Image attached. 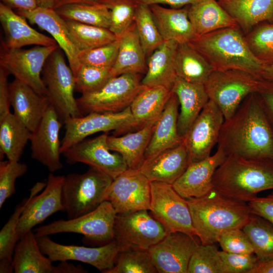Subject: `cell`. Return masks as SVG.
Instances as JSON below:
<instances>
[{
    "instance_id": "1",
    "label": "cell",
    "mask_w": 273,
    "mask_h": 273,
    "mask_svg": "<svg viewBox=\"0 0 273 273\" xmlns=\"http://www.w3.org/2000/svg\"><path fill=\"white\" fill-rule=\"evenodd\" d=\"M217 144L227 156L273 159V130L256 93L247 96L224 120Z\"/></svg>"
},
{
    "instance_id": "2",
    "label": "cell",
    "mask_w": 273,
    "mask_h": 273,
    "mask_svg": "<svg viewBox=\"0 0 273 273\" xmlns=\"http://www.w3.org/2000/svg\"><path fill=\"white\" fill-rule=\"evenodd\" d=\"M186 200L202 245L214 244L223 233L243 229L252 214L248 204L229 198L213 188L203 196Z\"/></svg>"
},
{
    "instance_id": "3",
    "label": "cell",
    "mask_w": 273,
    "mask_h": 273,
    "mask_svg": "<svg viewBox=\"0 0 273 273\" xmlns=\"http://www.w3.org/2000/svg\"><path fill=\"white\" fill-rule=\"evenodd\" d=\"M212 185L222 195L248 203L258 193L273 190V159L228 155L215 170Z\"/></svg>"
},
{
    "instance_id": "4",
    "label": "cell",
    "mask_w": 273,
    "mask_h": 273,
    "mask_svg": "<svg viewBox=\"0 0 273 273\" xmlns=\"http://www.w3.org/2000/svg\"><path fill=\"white\" fill-rule=\"evenodd\" d=\"M189 43L214 70H240L261 78L264 65L250 50L245 34L238 26L196 36Z\"/></svg>"
},
{
    "instance_id": "5",
    "label": "cell",
    "mask_w": 273,
    "mask_h": 273,
    "mask_svg": "<svg viewBox=\"0 0 273 273\" xmlns=\"http://www.w3.org/2000/svg\"><path fill=\"white\" fill-rule=\"evenodd\" d=\"M113 179L92 167L83 173L64 176L62 199L68 219L84 215L98 207L105 201Z\"/></svg>"
},
{
    "instance_id": "6",
    "label": "cell",
    "mask_w": 273,
    "mask_h": 273,
    "mask_svg": "<svg viewBox=\"0 0 273 273\" xmlns=\"http://www.w3.org/2000/svg\"><path fill=\"white\" fill-rule=\"evenodd\" d=\"M64 54L58 47L47 59L41 73L50 103L63 124L70 118L83 116L74 96L75 78Z\"/></svg>"
},
{
    "instance_id": "7",
    "label": "cell",
    "mask_w": 273,
    "mask_h": 273,
    "mask_svg": "<svg viewBox=\"0 0 273 273\" xmlns=\"http://www.w3.org/2000/svg\"><path fill=\"white\" fill-rule=\"evenodd\" d=\"M262 79L247 72L230 69L214 70L204 84L209 100L230 118L249 95L257 93Z\"/></svg>"
},
{
    "instance_id": "8",
    "label": "cell",
    "mask_w": 273,
    "mask_h": 273,
    "mask_svg": "<svg viewBox=\"0 0 273 273\" xmlns=\"http://www.w3.org/2000/svg\"><path fill=\"white\" fill-rule=\"evenodd\" d=\"M117 213L108 201L94 210L77 217L60 219L34 230L36 238L59 233H73L103 245L114 240V225Z\"/></svg>"
},
{
    "instance_id": "9",
    "label": "cell",
    "mask_w": 273,
    "mask_h": 273,
    "mask_svg": "<svg viewBox=\"0 0 273 273\" xmlns=\"http://www.w3.org/2000/svg\"><path fill=\"white\" fill-rule=\"evenodd\" d=\"M145 86L140 74H124L112 77L95 92L81 95L76 101L82 115L90 112H119L129 107Z\"/></svg>"
},
{
    "instance_id": "10",
    "label": "cell",
    "mask_w": 273,
    "mask_h": 273,
    "mask_svg": "<svg viewBox=\"0 0 273 273\" xmlns=\"http://www.w3.org/2000/svg\"><path fill=\"white\" fill-rule=\"evenodd\" d=\"M149 211L167 234L178 232L193 237L197 236L187 200L177 193L172 185L151 181Z\"/></svg>"
},
{
    "instance_id": "11",
    "label": "cell",
    "mask_w": 273,
    "mask_h": 273,
    "mask_svg": "<svg viewBox=\"0 0 273 273\" xmlns=\"http://www.w3.org/2000/svg\"><path fill=\"white\" fill-rule=\"evenodd\" d=\"M58 47L35 46L28 49H10L1 44L0 67L39 95L47 97L42 71L47 59Z\"/></svg>"
},
{
    "instance_id": "12",
    "label": "cell",
    "mask_w": 273,
    "mask_h": 273,
    "mask_svg": "<svg viewBox=\"0 0 273 273\" xmlns=\"http://www.w3.org/2000/svg\"><path fill=\"white\" fill-rule=\"evenodd\" d=\"M65 132L61 142V154L70 147L94 133L114 131L115 133L135 128L130 106L115 113L90 112L68 119L64 124Z\"/></svg>"
},
{
    "instance_id": "13",
    "label": "cell",
    "mask_w": 273,
    "mask_h": 273,
    "mask_svg": "<svg viewBox=\"0 0 273 273\" xmlns=\"http://www.w3.org/2000/svg\"><path fill=\"white\" fill-rule=\"evenodd\" d=\"M148 211L142 209L116 214L114 239L123 248L148 250L167 234Z\"/></svg>"
},
{
    "instance_id": "14",
    "label": "cell",
    "mask_w": 273,
    "mask_h": 273,
    "mask_svg": "<svg viewBox=\"0 0 273 273\" xmlns=\"http://www.w3.org/2000/svg\"><path fill=\"white\" fill-rule=\"evenodd\" d=\"M42 252L53 262L75 260L88 264L102 272L112 268L123 247L114 239L98 247L66 245L54 242L48 236L37 238Z\"/></svg>"
},
{
    "instance_id": "15",
    "label": "cell",
    "mask_w": 273,
    "mask_h": 273,
    "mask_svg": "<svg viewBox=\"0 0 273 273\" xmlns=\"http://www.w3.org/2000/svg\"><path fill=\"white\" fill-rule=\"evenodd\" d=\"M117 214L150 210L151 181L139 168H129L113 179L105 197Z\"/></svg>"
},
{
    "instance_id": "16",
    "label": "cell",
    "mask_w": 273,
    "mask_h": 273,
    "mask_svg": "<svg viewBox=\"0 0 273 273\" xmlns=\"http://www.w3.org/2000/svg\"><path fill=\"white\" fill-rule=\"evenodd\" d=\"M224 121L219 108L209 100L184 137L190 163L211 156Z\"/></svg>"
},
{
    "instance_id": "17",
    "label": "cell",
    "mask_w": 273,
    "mask_h": 273,
    "mask_svg": "<svg viewBox=\"0 0 273 273\" xmlns=\"http://www.w3.org/2000/svg\"><path fill=\"white\" fill-rule=\"evenodd\" d=\"M108 135V132H104L73 145L62 153L66 162L70 164L84 163L115 178L128 166L120 154L110 152L107 145Z\"/></svg>"
},
{
    "instance_id": "18",
    "label": "cell",
    "mask_w": 273,
    "mask_h": 273,
    "mask_svg": "<svg viewBox=\"0 0 273 273\" xmlns=\"http://www.w3.org/2000/svg\"><path fill=\"white\" fill-rule=\"evenodd\" d=\"M63 123L49 103L35 129L31 132V157L46 166L51 172L63 168L60 159V130Z\"/></svg>"
},
{
    "instance_id": "19",
    "label": "cell",
    "mask_w": 273,
    "mask_h": 273,
    "mask_svg": "<svg viewBox=\"0 0 273 273\" xmlns=\"http://www.w3.org/2000/svg\"><path fill=\"white\" fill-rule=\"evenodd\" d=\"M199 244L182 232L167 234L148 251L159 273H188L190 258Z\"/></svg>"
},
{
    "instance_id": "20",
    "label": "cell",
    "mask_w": 273,
    "mask_h": 273,
    "mask_svg": "<svg viewBox=\"0 0 273 273\" xmlns=\"http://www.w3.org/2000/svg\"><path fill=\"white\" fill-rule=\"evenodd\" d=\"M64 179V176L53 172L49 174L43 191L32 199L21 214L17 228L19 240L54 213L64 211L62 199Z\"/></svg>"
},
{
    "instance_id": "21",
    "label": "cell",
    "mask_w": 273,
    "mask_h": 273,
    "mask_svg": "<svg viewBox=\"0 0 273 273\" xmlns=\"http://www.w3.org/2000/svg\"><path fill=\"white\" fill-rule=\"evenodd\" d=\"M227 157L218 148L213 155L189 164L184 173L172 185L182 197L187 199L203 196L213 189L214 173Z\"/></svg>"
},
{
    "instance_id": "22",
    "label": "cell",
    "mask_w": 273,
    "mask_h": 273,
    "mask_svg": "<svg viewBox=\"0 0 273 273\" xmlns=\"http://www.w3.org/2000/svg\"><path fill=\"white\" fill-rule=\"evenodd\" d=\"M16 13L52 35L66 56L75 76L81 64L78 60L79 51L70 38L66 20L54 9L37 7L29 11H16Z\"/></svg>"
},
{
    "instance_id": "23",
    "label": "cell",
    "mask_w": 273,
    "mask_h": 273,
    "mask_svg": "<svg viewBox=\"0 0 273 273\" xmlns=\"http://www.w3.org/2000/svg\"><path fill=\"white\" fill-rule=\"evenodd\" d=\"M189 164L188 153L183 141L145 160L139 169L150 181L172 185L184 173Z\"/></svg>"
},
{
    "instance_id": "24",
    "label": "cell",
    "mask_w": 273,
    "mask_h": 273,
    "mask_svg": "<svg viewBox=\"0 0 273 273\" xmlns=\"http://www.w3.org/2000/svg\"><path fill=\"white\" fill-rule=\"evenodd\" d=\"M0 22L5 37L1 44L8 49H20L26 46H50L58 44L55 40L31 27L26 19L12 9L0 3Z\"/></svg>"
},
{
    "instance_id": "25",
    "label": "cell",
    "mask_w": 273,
    "mask_h": 273,
    "mask_svg": "<svg viewBox=\"0 0 273 273\" xmlns=\"http://www.w3.org/2000/svg\"><path fill=\"white\" fill-rule=\"evenodd\" d=\"M9 89L13 114L32 132L39 123L50 103L48 97L39 95L17 79L10 83Z\"/></svg>"
},
{
    "instance_id": "26",
    "label": "cell",
    "mask_w": 273,
    "mask_h": 273,
    "mask_svg": "<svg viewBox=\"0 0 273 273\" xmlns=\"http://www.w3.org/2000/svg\"><path fill=\"white\" fill-rule=\"evenodd\" d=\"M179 105L178 98L172 92L165 109L155 124L144 161L184 141V138L180 136L177 129Z\"/></svg>"
},
{
    "instance_id": "27",
    "label": "cell",
    "mask_w": 273,
    "mask_h": 273,
    "mask_svg": "<svg viewBox=\"0 0 273 273\" xmlns=\"http://www.w3.org/2000/svg\"><path fill=\"white\" fill-rule=\"evenodd\" d=\"M189 6L168 8L160 5L149 6L164 41L173 40L179 44L189 42L196 36L189 18Z\"/></svg>"
},
{
    "instance_id": "28",
    "label": "cell",
    "mask_w": 273,
    "mask_h": 273,
    "mask_svg": "<svg viewBox=\"0 0 273 273\" xmlns=\"http://www.w3.org/2000/svg\"><path fill=\"white\" fill-rule=\"evenodd\" d=\"M171 91L178 100L180 112L177 119V129L184 138L197 118L209 98L204 85L190 83L176 77Z\"/></svg>"
},
{
    "instance_id": "29",
    "label": "cell",
    "mask_w": 273,
    "mask_h": 273,
    "mask_svg": "<svg viewBox=\"0 0 273 273\" xmlns=\"http://www.w3.org/2000/svg\"><path fill=\"white\" fill-rule=\"evenodd\" d=\"M178 43L165 40L149 56L147 69L142 79L146 86H163L171 90L176 78L175 59Z\"/></svg>"
},
{
    "instance_id": "30",
    "label": "cell",
    "mask_w": 273,
    "mask_h": 273,
    "mask_svg": "<svg viewBox=\"0 0 273 273\" xmlns=\"http://www.w3.org/2000/svg\"><path fill=\"white\" fill-rule=\"evenodd\" d=\"M163 86H145L130 106L137 130L155 124L172 95Z\"/></svg>"
},
{
    "instance_id": "31",
    "label": "cell",
    "mask_w": 273,
    "mask_h": 273,
    "mask_svg": "<svg viewBox=\"0 0 273 273\" xmlns=\"http://www.w3.org/2000/svg\"><path fill=\"white\" fill-rule=\"evenodd\" d=\"M15 273H59L57 266L42 252L31 230L17 243L13 257Z\"/></svg>"
},
{
    "instance_id": "32",
    "label": "cell",
    "mask_w": 273,
    "mask_h": 273,
    "mask_svg": "<svg viewBox=\"0 0 273 273\" xmlns=\"http://www.w3.org/2000/svg\"><path fill=\"white\" fill-rule=\"evenodd\" d=\"M246 34L262 22L273 23V0H218Z\"/></svg>"
},
{
    "instance_id": "33",
    "label": "cell",
    "mask_w": 273,
    "mask_h": 273,
    "mask_svg": "<svg viewBox=\"0 0 273 273\" xmlns=\"http://www.w3.org/2000/svg\"><path fill=\"white\" fill-rule=\"evenodd\" d=\"M188 16L196 36L238 26L217 0H199L189 6Z\"/></svg>"
},
{
    "instance_id": "34",
    "label": "cell",
    "mask_w": 273,
    "mask_h": 273,
    "mask_svg": "<svg viewBox=\"0 0 273 273\" xmlns=\"http://www.w3.org/2000/svg\"><path fill=\"white\" fill-rule=\"evenodd\" d=\"M116 61L111 68L113 77L124 74H141L146 72L147 64L134 23L120 37Z\"/></svg>"
},
{
    "instance_id": "35",
    "label": "cell",
    "mask_w": 273,
    "mask_h": 273,
    "mask_svg": "<svg viewBox=\"0 0 273 273\" xmlns=\"http://www.w3.org/2000/svg\"><path fill=\"white\" fill-rule=\"evenodd\" d=\"M155 124L122 136L108 135L107 141L109 149L120 154L128 168H139L144 161Z\"/></svg>"
},
{
    "instance_id": "36",
    "label": "cell",
    "mask_w": 273,
    "mask_h": 273,
    "mask_svg": "<svg viewBox=\"0 0 273 273\" xmlns=\"http://www.w3.org/2000/svg\"><path fill=\"white\" fill-rule=\"evenodd\" d=\"M175 71L176 76L186 81L204 85L214 70L198 51L186 42L178 45Z\"/></svg>"
},
{
    "instance_id": "37",
    "label": "cell",
    "mask_w": 273,
    "mask_h": 273,
    "mask_svg": "<svg viewBox=\"0 0 273 273\" xmlns=\"http://www.w3.org/2000/svg\"><path fill=\"white\" fill-rule=\"evenodd\" d=\"M31 131L11 112L0 118L1 156L11 161H19L30 140Z\"/></svg>"
},
{
    "instance_id": "38",
    "label": "cell",
    "mask_w": 273,
    "mask_h": 273,
    "mask_svg": "<svg viewBox=\"0 0 273 273\" xmlns=\"http://www.w3.org/2000/svg\"><path fill=\"white\" fill-rule=\"evenodd\" d=\"M46 183L37 182L31 189L29 196L15 208L14 212L0 232V267L9 268L13 266V257L19 238L17 228L21 214L32 199L46 186Z\"/></svg>"
},
{
    "instance_id": "39",
    "label": "cell",
    "mask_w": 273,
    "mask_h": 273,
    "mask_svg": "<svg viewBox=\"0 0 273 273\" xmlns=\"http://www.w3.org/2000/svg\"><path fill=\"white\" fill-rule=\"evenodd\" d=\"M64 20L109 29L110 11L103 3L67 4L54 9Z\"/></svg>"
},
{
    "instance_id": "40",
    "label": "cell",
    "mask_w": 273,
    "mask_h": 273,
    "mask_svg": "<svg viewBox=\"0 0 273 273\" xmlns=\"http://www.w3.org/2000/svg\"><path fill=\"white\" fill-rule=\"evenodd\" d=\"M70 38L80 52L103 46L116 40L109 29L66 20Z\"/></svg>"
},
{
    "instance_id": "41",
    "label": "cell",
    "mask_w": 273,
    "mask_h": 273,
    "mask_svg": "<svg viewBox=\"0 0 273 273\" xmlns=\"http://www.w3.org/2000/svg\"><path fill=\"white\" fill-rule=\"evenodd\" d=\"M243 230L250 239L258 260L273 258V225L271 223L252 214Z\"/></svg>"
},
{
    "instance_id": "42",
    "label": "cell",
    "mask_w": 273,
    "mask_h": 273,
    "mask_svg": "<svg viewBox=\"0 0 273 273\" xmlns=\"http://www.w3.org/2000/svg\"><path fill=\"white\" fill-rule=\"evenodd\" d=\"M148 250L124 248L114 266L105 273H157Z\"/></svg>"
},
{
    "instance_id": "43",
    "label": "cell",
    "mask_w": 273,
    "mask_h": 273,
    "mask_svg": "<svg viewBox=\"0 0 273 273\" xmlns=\"http://www.w3.org/2000/svg\"><path fill=\"white\" fill-rule=\"evenodd\" d=\"M134 23L145 54L149 56L164 40L149 6L138 4Z\"/></svg>"
},
{
    "instance_id": "44",
    "label": "cell",
    "mask_w": 273,
    "mask_h": 273,
    "mask_svg": "<svg viewBox=\"0 0 273 273\" xmlns=\"http://www.w3.org/2000/svg\"><path fill=\"white\" fill-rule=\"evenodd\" d=\"M249 48L264 65L273 64V23L262 22L245 34Z\"/></svg>"
},
{
    "instance_id": "45",
    "label": "cell",
    "mask_w": 273,
    "mask_h": 273,
    "mask_svg": "<svg viewBox=\"0 0 273 273\" xmlns=\"http://www.w3.org/2000/svg\"><path fill=\"white\" fill-rule=\"evenodd\" d=\"M109 10V29L120 38L134 23L138 4L135 0H101Z\"/></svg>"
},
{
    "instance_id": "46",
    "label": "cell",
    "mask_w": 273,
    "mask_h": 273,
    "mask_svg": "<svg viewBox=\"0 0 273 273\" xmlns=\"http://www.w3.org/2000/svg\"><path fill=\"white\" fill-rule=\"evenodd\" d=\"M188 273H225L219 251L214 244L197 246L190 258Z\"/></svg>"
},
{
    "instance_id": "47",
    "label": "cell",
    "mask_w": 273,
    "mask_h": 273,
    "mask_svg": "<svg viewBox=\"0 0 273 273\" xmlns=\"http://www.w3.org/2000/svg\"><path fill=\"white\" fill-rule=\"evenodd\" d=\"M112 77L111 68L81 64L75 76V90L81 95L95 92L103 87Z\"/></svg>"
},
{
    "instance_id": "48",
    "label": "cell",
    "mask_w": 273,
    "mask_h": 273,
    "mask_svg": "<svg viewBox=\"0 0 273 273\" xmlns=\"http://www.w3.org/2000/svg\"><path fill=\"white\" fill-rule=\"evenodd\" d=\"M120 38L109 43L79 52L80 64L100 67H112L117 56Z\"/></svg>"
},
{
    "instance_id": "49",
    "label": "cell",
    "mask_w": 273,
    "mask_h": 273,
    "mask_svg": "<svg viewBox=\"0 0 273 273\" xmlns=\"http://www.w3.org/2000/svg\"><path fill=\"white\" fill-rule=\"evenodd\" d=\"M24 163L11 160L0 162V208L7 199L16 192V179L24 175L27 171Z\"/></svg>"
},
{
    "instance_id": "50",
    "label": "cell",
    "mask_w": 273,
    "mask_h": 273,
    "mask_svg": "<svg viewBox=\"0 0 273 273\" xmlns=\"http://www.w3.org/2000/svg\"><path fill=\"white\" fill-rule=\"evenodd\" d=\"M222 251L237 254H253L254 248L248 237L243 229L230 230L219 238Z\"/></svg>"
},
{
    "instance_id": "51",
    "label": "cell",
    "mask_w": 273,
    "mask_h": 273,
    "mask_svg": "<svg viewBox=\"0 0 273 273\" xmlns=\"http://www.w3.org/2000/svg\"><path fill=\"white\" fill-rule=\"evenodd\" d=\"M225 273H249L258 259L253 254H237L219 251Z\"/></svg>"
},
{
    "instance_id": "52",
    "label": "cell",
    "mask_w": 273,
    "mask_h": 273,
    "mask_svg": "<svg viewBox=\"0 0 273 273\" xmlns=\"http://www.w3.org/2000/svg\"><path fill=\"white\" fill-rule=\"evenodd\" d=\"M266 117L273 130V82L262 79L256 93Z\"/></svg>"
},
{
    "instance_id": "53",
    "label": "cell",
    "mask_w": 273,
    "mask_h": 273,
    "mask_svg": "<svg viewBox=\"0 0 273 273\" xmlns=\"http://www.w3.org/2000/svg\"><path fill=\"white\" fill-rule=\"evenodd\" d=\"M251 213L258 215L273 225V192L269 195L258 197L248 203Z\"/></svg>"
},
{
    "instance_id": "54",
    "label": "cell",
    "mask_w": 273,
    "mask_h": 273,
    "mask_svg": "<svg viewBox=\"0 0 273 273\" xmlns=\"http://www.w3.org/2000/svg\"><path fill=\"white\" fill-rule=\"evenodd\" d=\"M9 73L0 67V118L10 112V95L8 75Z\"/></svg>"
},
{
    "instance_id": "55",
    "label": "cell",
    "mask_w": 273,
    "mask_h": 273,
    "mask_svg": "<svg viewBox=\"0 0 273 273\" xmlns=\"http://www.w3.org/2000/svg\"><path fill=\"white\" fill-rule=\"evenodd\" d=\"M199 0H135L138 4L168 5L172 8H181L190 6Z\"/></svg>"
},
{
    "instance_id": "56",
    "label": "cell",
    "mask_w": 273,
    "mask_h": 273,
    "mask_svg": "<svg viewBox=\"0 0 273 273\" xmlns=\"http://www.w3.org/2000/svg\"><path fill=\"white\" fill-rule=\"evenodd\" d=\"M1 3L16 11H29L38 7L36 0H1Z\"/></svg>"
},
{
    "instance_id": "57",
    "label": "cell",
    "mask_w": 273,
    "mask_h": 273,
    "mask_svg": "<svg viewBox=\"0 0 273 273\" xmlns=\"http://www.w3.org/2000/svg\"><path fill=\"white\" fill-rule=\"evenodd\" d=\"M249 273H273V258L266 260H258Z\"/></svg>"
},
{
    "instance_id": "58",
    "label": "cell",
    "mask_w": 273,
    "mask_h": 273,
    "mask_svg": "<svg viewBox=\"0 0 273 273\" xmlns=\"http://www.w3.org/2000/svg\"><path fill=\"white\" fill-rule=\"evenodd\" d=\"M57 267L59 273H85L87 271L81 266H75L72 263L67 262V261H61Z\"/></svg>"
},
{
    "instance_id": "59",
    "label": "cell",
    "mask_w": 273,
    "mask_h": 273,
    "mask_svg": "<svg viewBox=\"0 0 273 273\" xmlns=\"http://www.w3.org/2000/svg\"><path fill=\"white\" fill-rule=\"evenodd\" d=\"M101 0H56L54 9L65 5L70 4L83 3L88 4H94L100 3Z\"/></svg>"
},
{
    "instance_id": "60",
    "label": "cell",
    "mask_w": 273,
    "mask_h": 273,
    "mask_svg": "<svg viewBox=\"0 0 273 273\" xmlns=\"http://www.w3.org/2000/svg\"><path fill=\"white\" fill-rule=\"evenodd\" d=\"M261 78L273 82V64L264 65Z\"/></svg>"
},
{
    "instance_id": "61",
    "label": "cell",
    "mask_w": 273,
    "mask_h": 273,
    "mask_svg": "<svg viewBox=\"0 0 273 273\" xmlns=\"http://www.w3.org/2000/svg\"><path fill=\"white\" fill-rule=\"evenodd\" d=\"M38 7L54 9L56 0H36Z\"/></svg>"
},
{
    "instance_id": "62",
    "label": "cell",
    "mask_w": 273,
    "mask_h": 273,
    "mask_svg": "<svg viewBox=\"0 0 273 273\" xmlns=\"http://www.w3.org/2000/svg\"><path fill=\"white\" fill-rule=\"evenodd\" d=\"M218 1V0H217Z\"/></svg>"
}]
</instances>
